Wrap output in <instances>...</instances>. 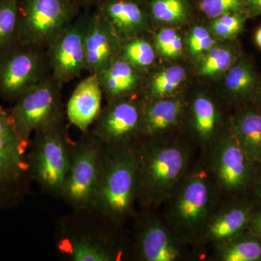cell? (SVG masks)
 Segmentation results:
<instances>
[{
    "instance_id": "25",
    "label": "cell",
    "mask_w": 261,
    "mask_h": 261,
    "mask_svg": "<svg viewBox=\"0 0 261 261\" xmlns=\"http://www.w3.org/2000/svg\"><path fill=\"white\" fill-rule=\"evenodd\" d=\"M187 78V71L180 65H173L152 75L142 89L146 101L156 100L178 95V89Z\"/></svg>"
},
{
    "instance_id": "34",
    "label": "cell",
    "mask_w": 261,
    "mask_h": 261,
    "mask_svg": "<svg viewBox=\"0 0 261 261\" xmlns=\"http://www.w3.org/2000/svg\"><path fill=\"white\" fill-rule=\"evenodd\" d=\"M247 230L261 239V203L260 202H257L250 215Z\"/></svg>"
},
{
    "instance_id": "17",
    "label": "cell",
    "mask_w": 261,
    "mask_h": 261,
    "mask_svg": "<svg viewBox=\"0 0 261 261\" xmlns=\"http://www.w3.org/2000/svg\"><path fill=\"white\" fill-rule=\"evenodd\" d=\"M122 42L97 9L89 13L84 36L86 70L98 73L120 56Z\"/></svg>"
},
{
    "instance_id": "35",
    "label": "cell",
    "mask_w": 261,
    "mask_h": 261,
    "mask_svg": "<svg viewBox=\"0 0 261 261\" xmlns=\"http://www.w3.org/2000/svg\"><path fill=\"white\" fill-rule=\"evenodd\" d=\"M249 18L261 15V0H243Z\"/></svg>"
},
{
    "instance_id": "30",
    "label": "cell",
    "mask_w": 261,
    "mask_h": 261,
    "mask_svg": "<svg viewBox=\"0 0 261 261\" xmlns=\"http://www.w3.org/2000/svg\"><path fill=\"white\" fill-rule=\"evenodd\" d=\"M192 2H193L192 5L204 16L213 20L228 13H247L243 0H193Z\"/></svg>"
},
{
    "instance_id": "32",
    "label": "cell",
    "mask_w": 261,
    "mask_h": 261,
    "mask_svg": "<svg viewBox=\"0 0 261 261\" xmlns=\"http://www.w3.org/2000/svg\"><path fill=\"white\" fill-rule=\"evenodd\" d=\"M215 39L207 29L195 27L189 33L187 46L189 50L194 56H199L207 53L214 47Z\"/></svg>"
},
{
    "instance_id": "28",
    "label": "cell",
    "mask_w": 261,
    "mask_h": 261,
    "mask_svg": "<svg viewBox=\"0 0 261 261\" xmlns=\"http://www.w3.org/2000/svg\"><path fill=\"white\" fill-rule=\"evenodd\" d=\"M155 54L153 45L144 35L122 42L120 56L141 71L153 65Z\"/></svg>"
},
{
    "instance_id": "10",
    "label": "cell",
    "mask_w": 261,
    "mask_h": 261,
    "mask_svg": "<svg viewBox=\"0 0 261 261\" xmlns=\"http://www.w3.org/2000/svg\"><path fill=\"white\" fill-rule=\"evenodd\" d=\"M103 142L89 129L73 142L61 199L71 209L91 207L99 186Z\"/></svg>"
},
{
    "instance_id": "22",
    "label": "cell",
    "mask_w": 261,
    "mask_h": 261,
    "mask_svg": "<svg viewBox=\"0 0 261 261\" xmlns=\"http://www.w3.org/2000/svg\"><path fill=\"white\" fill-rule=\"evenodd\" d=\"M261 80L253 63L241 56L225 74V99L234 108L253 102Z\"/></svg>"
},
{
    "instance_id": "2",
    "label": "cell",
    "mask_w": 261,
    "mask_h": 261,
    "mask_svg": "<svg viewBox=\"0 0 261 261\" xmlns=\"http://www.w3.org/2000/svg\"><path fill=\"white\" fill-rule=\"evenodd\" d=\"M198 154L182 130L140 139L137 207L159 210Z\"/></svg>"
},
{
    "instance_id": "13",
    "label": "cell",
    "mask_w": 261,
    "mask_h": 261,
    "mask_svg": "<svg viewBox=\"0 0 261 261\" xmlns=\"http://www.w3.org/2000/svg\"><path fill=\"white\" fill-rule=\"evenodd\" d=\"M257 202L253 194L223 199L200 240L192 247V258L205 260L213 248L246 231L250 215Z\"/></svg>"
},
{
    "instance_id": "15",
    "label": "cell",
    "mask_w": 261,
    "mask_h": 261,
    "mask_svg": "<svg viewBox=\"0 0 261 261\" xmlns=\"http://www.w3.org/2000/svg\"><path fill=\"white\" fill-rule=\"evenodd\" d=\"M231 116L217 99L207 94H195L186 99L182 130L199 152L204 153L229 129Z\"/></svg>"
},
{
    "instance_id": "37",
    "label": "cell",
    "mask_w": 261,
    "mask_h": 261,
    "mask_svg": "<svg viewBox=\"0 0 261 261\" xmlns=\"http://www.w3.org/2000/svg\"><path fill=\"white\" fill-rule=\"evenodd\" d=\"M74 1L81 9L84 8V9L87 10L92 7L97 6L101 0H74Z\"/></svg>"
},
{
    "instance_id": "18",
    "label": "cell",
    "mask_w": 261,
    "mask_h": 261,
    "mask_svg": "<svg viewBox=\"0 0 261 261\" xmlns=\"http://www.w3.org/2000/svg\"><path fill=\"white\" fill-rule=\"evenodd\" d=\"M121 42L145 35L150 25L148 0H101L95 7Z\"/></svg>"
},
{
    "instance_id": "12",
    "label": "cell",
    "mask_w": 261,
    "mask_h": 261,
    "mask_svg": "<svg viewBox=\"0 0 261 261\" xmlns=\"http://www.w3.org/2000/svg\"><path fill=\"white\" fill-rule=\"evenodd\" d=\"M80 13L74 0H20L19 42L47 49Z\"/></svg>"
},
{
    "instance_id": "20",
    "label": "cell",
    "mask_w": 261,
    "mask_h": 261,
    "mask_svg": "<svg viewBox=\"0 0 261 261\" xmlns=\"http://www.w3.org/2000/svg\"><path fill=\"white\" fill-rule=\"evenodd\" d=\"M103 94L97 73H89L76 86L65 108L72 125L82 132L93 126L102 110Z\"/></svg>"
},
{
    "instance_id": "16",
    "label": "cell",
    "mask_w": 261,
    "mask_h": 261,
    "mask_svg": "<svg viewBox=\"0 0 261 261\" xmlns=\"http://www.w3.org/2000/svg\"><path fill=\"white\" fill-rule=\"evenodd\" d=\"M89 15L87 10L80 13L47 47L51 75L63 85L86 70L84 36Z\"/></svg>"
},
{
    "instance_id": "26",
    "label": "cell",
    "mask_w": 261,
    "mask_h": 261,
    "mask_svg": "<svg viewBox=\"0 0 261 261\" xmlns=\"http://www.w3.org/2000/svg\"><path fill=\"white\" fill-rule=\"evenodd\" d=\"M240 57L238 47L233 44L214 46L201 61L199 73L208 78L225 75Z\"/></svg>"
},
{
    "instance_id": "19",
    "label": "cell",
    "mask_w": 261,
    "mask_h": 261,
    "mask_svg": "<svg viewBox=\"0 0 261 261\" xmlns=\"http://www.w3.org/2000/svg\"><path fill=\"white\" fill-rule=\"evenodd\" d=\"M185 105L186 98L183 95L146 101L140 139L182 130Z\"/></svg>"
},
{
    "instance_id": "14",
    "label": "cell",
    "mask_w": 261,
    "mask_h": 261,
    "mask_svg": "<svg viewBox=\"0 0 261 261\" xmlns=\"http://www.w3.org/2000/svg\"><path fill=\"white\" fill-rule=\"evenodd\" d=\"M145 103L141 93L107 102L90 130L106 145L137 142L141 137Z\"/></svg>"
},
{
    "instance_id": "9",
    "label": "cell",
    "mask_w": 261,
    "mask_h": 261,
    "mask_svg": "<svg viewBox=\"0 0 261 261\" xmlns=\"http://www.w3.org/2000/svg\"><path fill=\"white\" fill-rule=\"evenodd\" d=\"M202 154L223 198L253 194L260 163L250 159L230 128Z\"/></svg>"
},
{
    "instance_id": "27",
    "label": "cell",
    "mask_w": 261,
    "mask_h": 261,
    "mask_svg": "<svg viewBox=\"0 0 261 261\" xmlns=\"http://www.w3.org/2000/svg\"><path fill=\"white\" fill-rule=\"evenodd\" d=\"M192 6L191 0H148L151 20L160 23H184L191 15Z\"/></svg>"
},
{
    "instance_id": "7",
    "label": "cell",
    "mask_w": 261,
    "mask_h": 261,
    "mask_svg": "<svg viewBox=\"0 0 261 261\" xmlns=\"http://www.w3.org/2000/svg\"><path fill=\"white\" fill-rule=\"evenodd\" d=\"M51 75L47 49L16 42L0 50V98L14 103Z\"/></svg>"
},
{
    "instance_id": "31",
    "label": "cell",
    "mask_w": 261,
    "mask_h": 261,
    "mask_svg": "<svg viewBox=\"0 0 261 261\" xmlns=\"http://www.w3.org/2000/svg\"><path fill=\"white\" fill-rule=\"evenodd\" d=\"M247 13H228L214 19L211 30L216 37L223 39H234L245 28Z\"/></svg>"
},
{
    "instance_id": "6",
    "label": "cell",
    "mask_w": 261,
    "mask_h": 261,
    "mask_svg": "<svg viewBox=\"0 0 261 261\" xmlns=\"http://www.w3.org/2000/svg\"><path fill=\"white\" fill-rule=\"evenodd\" d=\"M129 223L134 261L192 260V247L169 227L159 210L138 208Z\"/></svg>"
},
{
    "instance_id": "1",
    "label": "cell",
    "mask_w": 261,
    "mask_h": 261,
    "mask_svg": "<svg viewBox=\"0 0 261 261\" xmlns=\"http://www.w3.org/2000/svg\"><path fill=\"white\" fill-rule=\"evenodd\" d=\"M57 221L55 244L68 261L133 260L129 228L94 207L71 209Z\"/></svg>"
},
{
    "instance_id": "3",
    "label": "cell",
    "mask_w": 261,
    "mask_h": 261,
    "mask_svg": "<svg viewBox=\"0 0 261 261\" xmlns=\"http://www.w3.org/2000/svg\"><path fill=\"white\" fill-rule=\"evenodd\" d=\"M204 154L197 159L163 202L159 211L169 227L194 247L223 200Z\"/></svg>"
},
{
    "instance_id": "21",
    "label": "cell",
    "mask_w": 261,
    "mask_h": 261,
    "mask_svg": "<svg viewBox=\"0 0 261 261\" xmlns=\"http://www.w3.org/2000/svg\"><path fill=\"white\" fill-rule=\"evenodd\" d=\"M97 75L107 102L142 91L143 72L120 56Z\"/></svg>"
},
{
    "instance_id": "29",
    "label": "cell",
    "mask_w": 261,
    "mask_h": 261,
    "mask_svg": "<svg viewBox=\"0 0 261 261\" xmlns=\"http://www.w3.org/2000/svg\"><path fill=\"white\" fill-rule=\"evenodd\" d=\"M20 0H0V50L19 42Z\"/></svg>"
},
{
    "instance_id": "23",
    "label": "cell",
    "mask_w": 261,
    "mask_h": 261,
    "mask_svg": "<svg viewBox=\"0 0 261 261\" xmlns=\"http://www.w3.org/2000/svg\"><path fill=\"white\" fill-rule=\"evenodd\" d=\"M230 130L250 159L261 163V111L255 105L234 108Z\"/></svg>"
},
{
    "instance_id": "24",
    "label": "cell",
    "mask_w": 261,
    "mask_h": 261,
    "mask_svg": "<svg viewBox=\"0 0 261 261\" xmlns=\"http://www.w3.org/2000/svg\"><path fill=\"white\" fill-rule=\"evenodd\" d=\"M205 258L212 261H261V239L246 230L213 248Z\"/></svg>"
},
{
    "instance_id": "4",
    "label": "cell",
    "mask_w": 261,
    "mask_h": 261,
    "mask_svg": "<svg viewBox=\"0 0 261 261\" xmlns=\"http://www.w3.org/2000/svg\"><path fill=\"white\" fill-rule=\"evenodd\" d=\"M138 142L103 143L101 174L92 207L126 225L137 211Z\"/></svg>"
},
{
    "instance_id": "5",
    "label": "cell",
    "mask_w": 261,
    "mask_h": 261,
    "mask_svg": "<svg viewBox=\"0 0 261 261\" xmlns=\"http://www.w3.org/2000/svg\"><path fill=\"white\" fill-rule=\"evenodd\" d=\"M65 119L36 130L27 152L32 181L44 193L60 199L73 144Z\"/></svg>"
},
{
    "instance_id": "36",
    "label": "cell",
    "mask_w": 261,
    "mask_h": 261,
    "mask_svg": "<svg viewBox=\"0 0 261 261\" xmlns=\"http://www.w3.org/2000/svg\"><path fill=\"white\" fill-rule=\"evenodd\" d=\"M252 193L256 197L258 202L261 203V164H259L257 168L256 177H255V183H254L253 190Z\"/></svg>"
},
{
    "instance_id": "39",
    "label": "cell",
    "mask_w": 261,
    "mask_h": 261,
    "mask_svg": "<svg viewBox=\"0 0 261 261\" xmlns=\"http://www.w3.org/2000/svg\"><path fill=\"white\" fill-rule=\"evenodd\" d=\"M255 44L261 49V27H259L254 36Z\"/></svg>"
},
{
    "instance_id": "33",
    "label": "cell",
    "mask_w": 261,
    "mask_h": 261,
    "mask_svg": "<svg viewBox=\"0 0 261 261\" xmlns=\"http://www.w3.org/2000/svg\"><path fill=\"white\" fill-rule=\"evenodd\" d=\"M178 35L176 30L173 29H163L155 35L154 42L156 48L161 54L166 50L173 41Z\"/></svg>"
},
{
    "instance_id": "11",
    "label": "cell",
    "mask_w": 261,
    "mask_h": 261,
    "mask_svg": "<svg viewBox=\"0 0 261 261\" xmlns=\"http://www.w3.org/2000/svg\"><path fill=\"white\" fill-rule=\"evenodd\" d=\"M63 87L51 75L45 82L22 96L8 110L19 139L27 148L36 130L65 118L62 102Z\"/></svg>"
},
{
    "instance_id": "8",
    "label": "cell",
    "mask_w": 261,
    "mask_h": 261,
    "mask_svg": "<svg viewBox=\"0 0 261 261\" xmlns=\"http://www.w3.org/2000/svg\"><path fill=\"white\" fill-rule=\"evenodd\" d=\"M27 149L19 139L9 111L0 106V211L16 208L31 194Z\"/></svg>"
},
{
    "instance_id": "38",
    "label": "cell",
    "mask_w": 261,
    "mask_h": 261,
    "mask_svg": "<svg viewBox=\"0 0 261 261\" xmlns=\"http://www.w3.org/2000/svg\"><path fill=\"white\" fill-rule=\"evenodd\" d=\"M252 104L255 105L261 111V86L258 91H257L256 96H255V99H254Z\"/></svg>"
},
{
    "instance_id": "40",
    "label": "cell",
    "mask_w": 261,
    "mask_h": 261,
    "mask_svg": "<svg viewBox=\"0 0 261 261\" xmlns=\"http://www.w3.org/2000/svg\"><path fill=\"white\" fill-rule=\"evenodd\" d=\"M260 164H261V163H260Z\"/></svg>"
}]
</instances>
